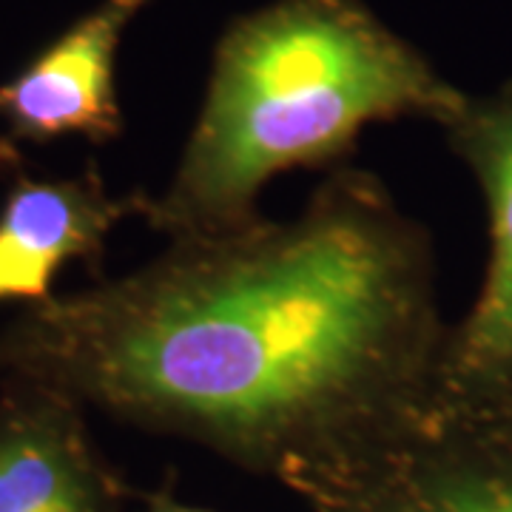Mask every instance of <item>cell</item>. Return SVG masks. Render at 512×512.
Returning <instances> with one entry per match:
<instances>
[{"label":"cell","mask_w":512,"mask_h":512,"mask_svg":"<svg viewBox=\"0 0 512 512\" xmlns=\"http://www.w3.org/2000/svg\"><path fill=\"white\" fill-rule=\"evenodd\" d=\"M316 501L336 512H512V433L421 421Z\"/></svg>","instance_id":"obj_4"},{"label":"cell","mask_w":512,"mask_h":512,"mask_svg":"<svg viewBox=\"0 0 512 512\" xmlns=\"http://www.w3.org/2000/svg\"><path fill=\"white\" fill-rule=\"evenodd\" d=\"M23 171V151L12 137H0V174H15Z\"/></svg>","instance_id":"obj_8"},{"label":"cell","mask_w":512,"mask_h":512,"mask_svg":"<svg viewBox=\"0 0 512 512\" xmlns=\"http://www.w3.org/2000/svg\"><path fill=\"white\" fill-rule=\"evenodd\" d=\"M444 339L427 228L336 165L293 220L168 239L131 274L26 305L0 376L316 495L427 419Z\"/></svg>","instance_id":"obj_1"},{"label":"cell","mask_w":512,"mask_h":512,"mask_svg":"<svg viewBox=\"0 0 512 512\" xmlns=\"http://www.w3.org/2000/svg\"><path fill=\"white\" fill-rule=\"evenodd\" d=\"M148 0H103L0 86V120L15 143L83 137L94 146L123 134L117 52Z\"/></svg>","instance_id":"obj_5"},{"label":"cell","mask_w":512,"mask_h":512,"mask_svg":"<svg viewBox=\"0 0 512 512\" xmlns=\"http://www.w3.org/2000/svg\"><path fill=\"white\" fill-rule=\"evenodd\" d=\"M148 197L111 194L94 163L57 180L18 174L0 208V302H46L55 296L52 279L69 262L97 274L109 234L128 217H143Z\"/></svg>","instance_id":"obj_6"},{"label":"cell","mask_w":512,"mask_h":512,"mask_svg":"<svg viewBox=\"0 0 512 512\" xmlns=\"http://www.w3.org/2000/svg\"><path fill=\"white\" fill-rule=\"evenodd\" d=\"M461 424H490V427H498V430H504V433H512V407L507 413H501V416H495V419L487 421H461Z\"/></svg>","instance_id":"obj_10"},{"label":"cell","mask_w":512,"mask_h":512,"mask_svg":"<svg viewBox=\"0 0 512 512\" xmlns=\"http://www.w3.org/2000/svg\"><path fill=\"white\" fill-rule=\"evenodd\" d=\"M467 94L359 0H274L228 26L200 114L143 220L165 239L237 228L293 168H336L373 123L444 126Z\"/></svg>","instance_id":"obj_2"},{"label":"cell","mask_w":512,"mask_h":512,"mask_svg":"<svg viewBox=\"0 0 512 512\" xmlns=\"http://www.w3.org/2000/svg\"><path fill=\"white\" fill-rule=\"evenodd\" d=\"M148 512H205V510H197V507H185V504L174 501V498H168V495H160V498H154V501H151V510Z\"/></svg>","instance_id":"obj_9"},{"label":"cell","mask_w":512,"mask_h":512,"mask_svg":"<svg viewBox=\"0 0 512 512\" xmlns=\"http://www.w3.org/2000/svg\"><path fill=\"white\" fill-rule=\"evenodd\" d=\"M441 128L481 185L490 214L487 274L473 308L447 328L424 419L461 424L512 407V80L490 94H467Z\"/></svg>","instance_id":"obj_3"},{"label":"cell","mask_w":512,"mask_h":512,"mask_svg":"<svg viewBox=\"0 0 512 512\" xmlns=\"http://www.w3.org/2000/svg\"><path fill=\"white\" fill-rule=\"evenodd\" d=\"M117 498L80 402L46 384L3 379L0 512H117Z\"/></svg>","instance_id":"obj_7"}]
</instances>
